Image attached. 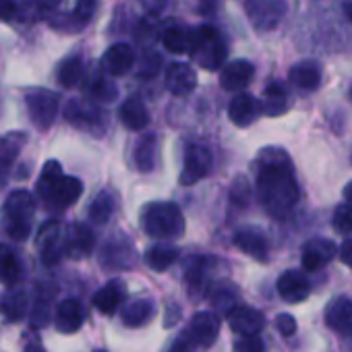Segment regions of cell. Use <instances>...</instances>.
<instances>
[{"label": "cell", "instance_id": "7c38bea8", "mask_svg": "<svg viewBox=\"0 0 352 352\" xmlns=\"http://www.w3.org/2000/svg\"><path fill=\"white\" fill-rule=\"evenodd\" d=\"M38 249H40V257L44 265H54L60 261L63 253H65V243L60 239V226L58 222H46L40 230L38 236Z\"/></svg>", "mask_w": 352, "mask_h": 352}, {"label": "cell", "instance_id": "9a60e30c", "mask_svg": "<svg viewBox=\"0 0 352 352\" xmlns=\"http://www.w3.org/2000/svg\"><path fill=\"white\" fill-rule=\"evenodd\" d=\"M197 85V73L185 63H172L166 69V87L172 96L185 98Z\"/></svg>", "mask_w": 352, "mask_h": 352}, {"label": "cell", "instance_id": "d590c367", "mask_svg": "<svg viewBox=\"0 0 352 352\" xmlns=\"http://www.w3.org/2000/svg\"><path fill=\"white\" fill-rule=\"evenodd\" d=\"M25 135L23 133H7L0 137V160H3L5 164H13L21 151V147L25 145Z\"/></svg>", "mask_w": 352, "mask_h": 352}, {"label": "cell", "instance_id": "f907efd6", "mask_svg": "<svg viewBox=\"0 0 352 352\" xmlns=\"http://www.w3.org/2000/svg\"><path fill=\"white\" fill-rule=\"evenodd\" d=\"M23 352H46V350H44L38 342H32V344H28V346H25V350H23Z\"/></svg>", "mask_w": 352, "mask_h": 352}, {"label": "cell", "instance_id": "44dd1931", "mask_svg": "<svg viewBox=\"0 0 352 352\" xmlns=\"http://www.w3.org/2000/svg\"><path fill=\"white\" fill-rule=\"evenodd\" d=\"M255 75V69L249 60H232L222 67L220 85L226 91H241Z\"/></svg>", "mask_w": 352, "mask_h": 352}, {"label": "cell", "instance_id": "8d00e7d4", "mask_svg": "<svg viewBox=\"0 0 352 352\" xmlns=\"http://www.w3.org/2000/svg\"><path fill=\"white\" fill-rule=\"evenodd\" d=\"M87 91L94 96V100H100V102H114L118 96L116 85L108 81L106 77H94L87 85Z\"/></svg>", "mask_w": 352, "mask_h": 352}, {"label": "cell", "instance_id": "f546056e", "mask_svg": "<svg viewBox=\"0 0 352 352\" xmlns=\"http://www.w3.org/2000/svg\"><path fill=\"white\" fill-rule=\"evenodd\" d=\"M28 311V294L23 290H11L0 296V315L7 321H19Z\"/></svg>", "mask_w": 352, "mask_h": 352}, {"label": "cell", "instance_id": "d6986e66", "mask_svg": "<svg viewBox=\"0 0 352 352\" xmlns=\"http://www.w3.org/2000/svg\"><path fill=\"white\" fill-rule=\"evenodd\" d=\"M325 325L336 333L352 331V298L338 296L325 309Z\"/></svg>", "mask_w": 352, "mask_h": 352}, {"label": "cell", "instance_id": "83f0119b", "mask_svg": "<svg viewBox=\"0 0 352 352\" xmlns=\"http://www.w3.org/2000/svg\"><path fill=\"white\" fill-rule=\"evenodd\" d=\"M157 137L155 135H143L133 151V160L139 172H151L157 164Z\"/></svg>", "mask_w": 352, "mask_h": 352}, {"label": "cell", "instance_id": "d4e9b609", "mask_svg": "<svg viewBox=\"0 0 352 352\" xmlns=\"http://www.w3.org/2000/svg\"><path fill=\"white\" fill-rule=\"evenodd\" d=\"M197 32H191L189 28H168L162 36V44L172 54H191L195 46Z\"/></svg>", "mask_w": 352, "mask_h": 352}, {"label": "cell", "instance_id": "cb8c5ba5", "mask_svg": "<svg viewBox=\"0 0 352 352\" xmlns=\"http://www.w3.org/2000/svg\"><path fill=\"white\" fill-rule=\"evenodd\" d=\"M83 307L77 298H67L56 307V329L60 333H75L83 325Z\"/></svg>", "mask_w": 352, "mask_h": 352}, {"label": "cell", "instance_id": "c3c4849f", "mask_svg": "<svg viewBox=\"0 0 352 352\" xmlns=\"http://www.w3.org/2000/svg\"><path fill=\"white\" fill-rule=\"evenodd\" d=\"M63 0H36V5L42 7V9H56Z\"/></svg>", "mask_w": 352, "mask_h": 352}, {"label": "cell", "instance_id": "836d02e7", "mask_svg": "<svg viewBox=\"0 0 352 352\" xmlns=\"http://www.w3.org/2000/svg\"><path fill=\"white\" fill-rule=\"evenodd\" d=\"M114 195L110 191H102L96 195V199L89 206V220L94 224H106L110 220V216L114 214Z\"/></svg>", "mask_w": 352, "mask_h": 352}, {"label": "cell", "instance_id": "681fc988", "mask_svg": "<svg viewBox=\"0 0 352 352\" xmlns=\"http://www.w3.org/2000/svg\"><path fill=\"white\" fill-rule=\"evenodd\" d=\"M216 3H218V0H199V7H201L204 13H210L216 7Z\"/></svg>", "mask_w": 352, "mask_h": 352}, {"label": "cell", "instance_id": "5b68a950", "mask_svg": "<svg viewBox=\"0 0 352 352\" xmlns=\"http://www.w3.org/2000/svg\"><path fill=\"white\" fill-rule=\"evenodd\" d=\"M191 56L197 60V65H201V69L218 71L224 67L226 60V44L214 28L204 25L201 30H197Z\"/></svg>", "mask_w": 352, "mask_h": 352}, {"label": "cell", "instance_id": "30bf717a", "mask_svg": "<svg viewBox=\"0 0 352 352\" xmlns=\"http://www.w3.org/2000/svg\"><path fill=\"white\" fill-rule=\"evenodd\" d=\"M220 333V319L212 313V311H201V313H195L191 323H189V329H187V338L193 346H212L216 342Z\"/></svg>", "mask_w": 352, "mask_h": 352}, {"label": "cell", "instance_id": "7402d4cb", "mask_svg": "<svg viewBox=\"0 0 352 352\" xmlns=\"http://www.w3.org/2000/svg\"><path fill=\"white\" fill-rule=\"evenodd\" d=\"M126 296V288L122 280H110L108 284H104L96 294H94V307L102 313V315H112L124 300Z\"/></svg>", "mask_w": 352, "mask_h": 352}, {"label": "cell", "instance_id": "52a82bcc", "mask_svg": "<svg viewBox=\"0 0 352 352\" xmlns=\"http://www.w3.org/2000/svg\"><path fill=\"white\" fill-rule=\"evenodd\" d=\"M65 118L87 133H102L104 131V114L100 112L98 106L85 100H69L65 106Z\"/></svg>", "mask_w": 352, "mask_h": 352}, {"label": "cell", "instance_id": "d6a6232c", "mask_svg": "<svg viewBox=\"0 0 352 352\" xmlns=\"http://www.w3.org/2000/svg\"><path fill=\"white\" fill-rule=\"evenodd\" d=\"M83 77V60L79 56L65 58L56 69V79L63 87H75Z\"/></svg>", "mask_w": 352, "mask_h": 352}, {"label": "cell", "instance_id": "6da1fadb", "mask_svg": "<svg viewBox=\"0 0 352 352\" xmlns=\"http://www.w3.org/2000/svg\"><path fill=\"white\" fill-rule=\"evenodd\" d=\"M255 172L261 206L274 218H284L298 201V187L288 153L276 147L261 149Z\"/></svg>", "mask_w": 352, "mask_h": 352}, {"label": "cell", "instance_id": "7bdbcfd3", "mask_svg": "<svg viewBox=\"0 0 352 352\" xmlns=\"http://www.w3.org/2000/svg\"><path fill=\"white\" fill-rule=\"evenodd\" d=\"M276 327H278V333L284 336V338H290L296 333V319L288 313H280L276 317Z\"/></svg>", "mask_w": 352, "mask_h": 352}, {"label": "cell", "instance_id": "74e56055", "mask_svg": "<svg viewBox=\"0 0 352 352\" xmlns=\"http://www.w3.org/2000/svg\"><path fill=\"white\" fill-rule=\"evenodd\" d=\"M234 302H236V290L232 286H218L212 292V305L220 311L230 313L234 309Z\"/></svg>", "mask_w": 352, "mask_h": 352}, {"label": "cell", "instance_id": "ba28073f", "mask_svg": "<svg viewBox=\"0 0 352 352\" xmlns=\"http://www.w3.org/2000/svg\"><path fill=\"white\" fill-rule=\"evenodd\" d=\"M286 0H247V15L257 30H274L286 15Z\"/></svg>", "mask_w": 352, "mask_h": 352}, {"label": "cell", "instance_id": "7dc6e473", "mask_svg": "<svg viewBox=\"0 0 352 352\" xmlns=\"http://www.w3.org/2000/svg\"><path fill=\"white\" fill-rule=\"evenodd\" d=\"M9 164H5L3 160H0V187H5L7 179H9Z\"/></svg>", "mask_w": 352, "mask_h": 352}, {"label": "cell", "instance_id": "7a4b0ae2", "mask_svg": "<svg viewBox=\"0 0 352 352\" xmlns=\"http://www.w3.org/2000/svg\"><path fill=\"white\" fill-rule=\"evenodd\" d=\"M38 193L50 210H67L81 197L83 185L75 176H67L56 160H50L38 179Z\"/></svg>", "mask_w": 352, "mask_h": 352}, {"label": "cell", "instance_id": "f5cc1de1", "mask_svg": "<svg viewBox=\"0 0 352 352\" xmlns=\"http://www.w3.org/2000/svg\"><path fill=\"white\" fill-rule=\"evenodd\" d=\"M344 199L352 204V181H350V183H348V185L344 187Z\"/></svg>", "mask_w": 352, "mask_h": 352}, {"label": "cell", "instance_id": "1f68e13d", "mask_svg": "<svg viewBox=\"0 0 352 352\" xmlns=\"http://www.w3.org/2000/svg\"><path fill=\"white\" fill-rule=\"evenodd\" d=\"M21 276V265L15 251L9 245L0 243V284L13 286Z\"/></svg>", "mask_w": 352, "mask_h": 352}, {"label": "cell", "instance_id": "4dcf8cb0", "mask_svg": "<svg viewBox=\"0 0 352 352\" xmlns=\"http://www.w3.org/2000/svg\"><path fill=\"white\" fill-rule=\"evenodd\" d=\"M176 259H179V249L172 245H155L145 253V265L153 272H166Z\"/></svg>", "mask_w": 352, "mask_h": 352}, {"label": "cell", "instance_id": "ab89813d", "mask_svg": "<svg viewBox=\"0 0 352 352\" xmlns=\"http://www.w3.org/2000/svg\"><path fill=\"white\" fill-rule=\"evenodd\" d=\"M333 226L338 232H352V206H340L333 214Z\"/></svg>", "mask_w": 352, "mask_h": 352}, {"label": "cell", "instance_id": "484cf974", "mask_svg": "<svg viewBox=\"0 0 352 352\" xmlns=\"http://www.w3.org/2000/svg\"><path fill=\"white\" fill-rule=\"evenodd\" d=\"M120 122L129 129V131H143L149 122V114L145 104L139 98H129L122 102L120 110H118Z\"/></svg>", "mask_w": 352, "mask_h": 352}, {"label": "cell", "instance_id": "8fae6325", "mask_svg": "<svg viewBox=\"0 0 352 352\" xmlns=\"http://www.w3.org/2000/svg\"><path fill=\"white\" fill-rule=\"evenodd\" d=\"M100 261L108 270H129L135 263V249L124 236H112L104 245Z\"/></svg>", "mask_w": 352, "mask_h": 352}, {"label": "cell", "instance_id": "bcb514c9", "mask_svg": "<svg viewBox=\"0 0 352 352\" xmlns=\"http://www.w3.org/2000/svg\"><path fill=\"white\" fill-rule=\"evenodd\" d=\"M338 253H340L342 263L348 265V267H352V241H344Z\"/></svg>", "mask_w": 352, "mask_h": 352}, {"label": "cell", "instance_id": "db71d44e", "mask_svg": "<svg viewBox=\"0 0 352 352\" xmlns=\"http://www.w3.org/2000/svg\"><path fill=\"white\" fill-rule=\"evenodd\" d=\"M96 352H106V350H96Z\"/></svg>", "mask_w": 352, "mask_h": 352}, {"label": "cell", "instance_id": "ac0fdd59", "mask_svg": "<svg viewBox=\"0 0 352 352\" xmlns=\"http://www.w3.org/2000/svg\"><path fill=\"white\" fill-rule=\"evenodd\" d=\"M261 112H263L261 102H257V100H255L253 96H249V94H239V96H234L232 102L228 104V118H230L232 124H236V126H241V129L253 124V122L259 118Z\"/></svg>", "mask_w": 352, "mask_h": 352}, {"label": "cell", "instance_id": "ee69618b", "mask_svg": "<svg viewBox=\"0 0 352 352\" xmlns=\"http://www.w3.org/2000/svg\"><path fill=\"white\" fill-rule=\"evenodd\" d=\"M48 319H50V313H48V305H46V302L42 305V300H38V302H36V307L32 309V315H30L32 327L40 329V327H44V325L48 323Z\"/></svg>", "mask_w": 352, "mask_h": 352}, {"label": "cell", "instance_id": "60d3db41", "mask_svg": "<svg viewBox=\"0 0 352 352\" xmlns=\"http://www.w3.org/2000/svg\"><path fill=\"white\" fill-rule=\"evenodd\" d=\"M96 7H98V0H77L73 19L79 21V25H85L91 19V15L96 13Z\"/></svg>", "mask_w": 352, "mask_h": 352}, {"label": "cell", "instance_id": "f1b7e54d", "mask_svg": "<svg viewBox=\"0 0 352 352\" xmlns=\"http://www.w3.org/2000/svg\"><path fill=\"white\" fill-rule=\"evenodd\" d=\"M153 311H155L153 300H149V298H137V300L129 302L122 309L120 317H122V321L129 327H139V325H145L153 317Z\"/></svg>", "mask_w": 352, "mask_h": 352}, {"label": "cell", "instance_id": "4fadbf2b", "mask_svg": "<svg viewBox=\"0 0 352 352\" xmlns=\"http://www.w3.org/2000/svg\"><path fill=\"white\" fill-rule=\"evenodd\" d=\"M311 292V284L309 278L300 272V270H288L278 278V294L282 300L296 305L302 302Z\"/></svg>", "mask_w": 352, "mask_h": 352}, {"label": "cell", "instance_id": "9c48e42d", "mask_svg": "<svg viewBox=\"0 0 352 352\" xmlns=\"http://www.w3.org/2000/svg\"><path fill=\"white\" fill-rule=\"evenodd\" d=\"M212 170V153L204 145H189L185 151V164L181 172V185L191 187L199 183Z\"/></svg>", "mask_w": 352, "mask_h": 352}, {"label": "cell", "instance_id": "f35d334b", "mask_svg": "<svg viewBox=\"0 0 352 352\" xmlns=\"http://www.w3.org/2000/svg\"><path fill=\"white\" fill-rule=\"evenodd\" d=\"M162 69V56L155 54V52H147L141 63H139V69H137V77L139 79H151L160 73Z\"/></svg>", "mask_w": 352, "mask_h": 352}, {"label": "cell", "instance_id": "3957f363", "mask_svg": "<svg viewBox=\"0 0 352 352\" xmlns=\"http://www.w3.org/2000/svg\"><path fill=\"white\" fill-rule=\"evenodd\" d=\"M141 226L145 234L151 239L172 241V239H179L185 232V218L179 206L168 204V201H155L143 208Z\"/></svg>", "mask_w": 352, "mask_h": 352}, {"label": "cell", "instance_id": "e0dca14e", "mask_svg": "<svg viewBox=\"0 0 352 352\" xmlns=\"http://www.w3.org/2000/svg\"><path fill=\"white\" fill-rule=\"evenodd\" d=\"M135 65V52L129 44H112L104 56H102V69L104 73L112 75V77H122L126 75Z\"/></svg>", "mask_w": 352, "mask_h": 352}, {"label": "cell", "instance_id": "5bb4252c", "mask_svg": "<svg viewBox=\"0 0 352 352\" xmlns=\"http://www.w3.org/2000/svg\"><path fill=\"white\" fill-rule=\"evenodd\" d=\"M228 325L239 336H255L263 329L265 317L261 311H257L253 307L239 305L228 313Z\"/></svg>", "mask_w": 352, "mask_h": 352}, {"label": "cell", "instance_id": "277c9868", "mask_svg": "<svg viewBox=\"0 0 352 352\" xmlns=\"http://www.w3.org/2000/svg\"><path fill=\"white\" fill-rule=\"evenodd\" d=\"M34 216H36V201L32 193L19 189L7 197L3 208V222L7 234L13 241H25L30 236Z\"/></svg>", "mask_w": 352, "mask_h": 352}, {"label": "cell", "instance_id": "2e32d148", "mask_svg": "<svg viewBox=\"0 0 352 352\" xmlns=\"http://www.w3.org/2000/svg\"><path fill=\"white\" fill-rule=\"evenodd\" d=\"M338 253V247L329 239H311L302 249V267L307 272H317L325 267Z\"/></svg>", "mask_w": 352, "mask_h": 352}, {"label": "cell", "instance_id": "f6af8a7d", "mask_svg": "<svg viewBox=\"0 0 352 352\" xmlns=\"http://www.w3.org/2000/svg\"><path fill=\"white\" fill-rule=\"evenodd\" d=\"M17 15V0H0V21H11Z\"/></svg>", "mask_w": 352, "mask_h": 352}, {"label": "cell", "instance_id": "603a6c76", "mask_svg": "<svg viewBox=\"0 0 352 352\" xmlns=\"http://www.w3.org/2000/svg\"><path fill=\"white\" fill-rule=\"evenodd\" d=\"M234 245L249 257L257 261L267 259V241L257 228H241L234 234Z\"/></svg>", "mask_w": 352, "mask_h": 352}, {"label": "cell", "instance_id": "ffe728a7", "mask_svg": "<svg viewBox=\"0 0 352 352\" xmlns=\"http://www.w3.org/2000/svg\"><path fill=\"white\" fill-rule=\"evenodd\" d=\"M94 232L85 224H73L65 236V253L73 259H83L94 251Z\"/></svg>", "mask_w": 352, "mask_h": 352}, {"label": "cell", "instance_id": "8992f818", "mask_svg": "<svg viewBox=\"0 0 352 352\" xmlns=\"http://www.w3.org/2000/svg\"><path fill=\"white\" fill-rule=\"evenodd\" d=\"M25 106H28V112H30L34 126L40 131H46L56 120L60 98H58V94H54L50 89L34 87V89L25 91Z\"/></svg>", "mask_w": 352, "mask_h": 352}, {"label": "cell", "instance_id": "4316f807", "mask_svg": "<svg viewBox=\"0 0 352 352\" xmlns=\"http://www.w3.org/2000/svg\"><path fill=\"white\" fill-rule=\"evenodd\" d=\"M288 79L292 85H296L300 89H307V91L317 89L321 83V67L313 60H302L290 69Z\"/></svg>", "mask_w": 352, "mask_h": 352}, {"label": "cell", "instance_id": "e575fe53", "mask_svg": "<svg viewBox=\"0 0 352 352\" xmlns=\"http://www.w3.org/2000/svg\"><path fill=\"white\" fill-rule=\"evenodd\" d=\"M263 106V112L267 116H278V114H284L286 112V89L282 83L274 81L272 85L265 87V102L261 104Z\"/></svg>", "mask_w": 352, "mask_h": 352}, {"label": "cell", "instance_id": "816d5d0a", "mask_svg": "<svg viewBox=\"0 0 352 352\" xmlns=\"http://www.w3.org/2000/svg\"><path fill=\"white\" fill-rule=\"evenodd\" d=\"M344 15H346V19L352 23V0H348V3H344Z\"/></svg>", "mask_w": 352, "mask_h": 352}, {"label": "cell", "instance_id": "b9f144b4", "mask_svg": "<svg viewBox=\"0 0 352 352\" xmlns=\"http://www.w3.org/2000/svg\"><path fill=\"white\" fill-rule=\"evenodd\" d=\"M234 352H265L263 340L255 336H241V340L234 344Z\"/></svg>", "mask_w": 352, "mask_h": 352}]
</instances>
